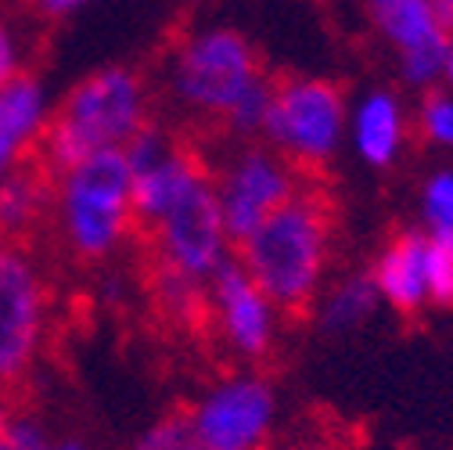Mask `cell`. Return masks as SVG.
<instances>
[{
	"mask_svg": "<svg viewBox=\"0 0 453 450\" xmlns=\"http://www.w3.org/2000/svg\"><path fill=\"white\" fill-rule=\"evenodd\" d=\"M141 127H148V87L127 66H108L80 80L43 130V166L62 174L69 166L123 148Z\"/></svg>",
	"mask_w": 453,
	"mask_h": 450,
	"instance_id": "cell-1",
	"label": "cell"
},
{
	"mask_svg": "<svg viewBox=\"0 0 453 450\" xmlns=\"http://www.w3.org/2000/svg\"><path fill=\"white\" fill-rule=\"evenodd\" d=\"M238 263L277 310L303 314L327 267L324 202L313 195H292L242 242Z\"/></svg>",
	"mask_w": 453,
	"mask_h": 450,
	"instance_id": "cell-2",
	"label": "cell"
},
{
	"mask_svg": "<svg viewBox=\"0 0 453 450\" xmlns=\"http://www.w3.org/2000/svg\"><path fill=\"white\" fill-rule=\"evenodd\" d=\"M54 216L73 256L97 263L116 252L134 228L130 166L123 148L97 151L62 170L54 184Z\"/></svg>",
	"mask_w": 453,
	"mask_h": 450,
	"instance_id": "cell-3",
	"label": "cell"
},
{
	"mask_svg": "<svg viewBox=\"0 0 453 450\" xmlns=\"http://www.w3.org/2000/svg\"><path fill=\"white\" fill-rule=\"evenodd\" d=\"M205 450H266L277 432V392L256 371L223 375L184 411Z\"/></svg>",
	"mask_w": 453,
	"mask_h": 450,
	"instance_id": "cell-4",
	"label": "cell"
},
{
	"mask_svg": "<svg viewBox=\"0 0 453 450\" xmlns=\"http://www.w3.org/2000/svg\"><path fill=\"white\" fill-rule=\"evenodd\" d=\"M50 296L36 260L0 235V385L22 382L47 339Z\"/></svg>",
	"mask_w": 453,
	"mask_h": 450,
	"instance_id": "cell-5",
	"label": "cell"
},
{
	"mask_svg": "<svg viewBox=\"0 0 453 450\" xmlns=\"http://www.w3.org/2000/svg\"><path fill=\"white\" fill-rule=\"evenodd\" d=\"M256 80V54L234 29L195 33L173 58V94L198 112H226Z\"/></svg>",
	"mask_w": 453,
	"mask_h": 450,
	"instance_id": "cell-6",
	"label": "cell"
},
{
	"mask_svg": "<svg viewBox=\"0 0 453 450\" xmlns=\"http://www.w3.org/2000/svg\"><path fill=\"white\" fill-rule=\"evenodd\" d=\"M346 101L327 80H288L270 97L263 134L299 162H324L342 137Z\"/></svg>",
	"mask_w": 453,
	"mask_h": 450,
	"instance_id": "cell-7",
	"label": "cell"
},
{
	"mask_svg": "<svg viewBox=\"0 0 453 450\" xmlns=\"http://www.w3.org/2000/svg\"><path fill=\"white\" fill-rule=\"evenodd\" d=\"M158 263L177 270L191 281H209L212 270L226 260V231L219 216L216 184L205 177L198 181L155 228Z\"/></svg>",
	"mask_w": 453,
	"mask_h": 450,
	"instance_id": "cell-8",
	"label": "cell"
},
{
	"mask_svg": "<svg viewBox=\"0 0 453 450\" xmlns=\"http://www.w3.org/2000/svg\"><path fill=\"white\" fill-rule=\"evenodd\" d=\"M205 310L219 331V339L242 361H263L277 335V306L256 289L238 260H223L205 292Z\"/></svg>",
	"mask_w": 453,
	"mask_h": 450,
	"instance_id": "cell-9",
	"label": "cell"
},
{
	"mask_svg": "<svg viewBox=\"0 0 453 450\" xmlns=\"http://www.w3.org/2000/svg\"><path fill=\"white\" fill-rule=\"evenodd\" d=\"M292 195H296V181L285 162L270 151H259V148L245 151L231 170H226L223 184H216L226 242L242 245L259 223L273 209L285 206Z\"/></svg>",
	"mask_w": 453,
	"mask_h": 450,
	"instance_id": "cell-10",
	"label": "cell"
},
{
	"mask_svg": "<svg viewBox=\"0 0 453 450\" xmlns=\"http://www.w3.org/2000/svg\"><path fill=\"white\" fill-rule=\"evenodd\" d=\"M50 123V97L47 87L22 73L0 87V181L22 170L29 151L43 141Z\"/></svg>",
	"mask_w": 453,
	"mask_h": 450,
	"instance_id": "cell-11",
	"label": "cell"
},
{
	"mask_svg": "<svg viewBox=\"0 0 453 450\" xmlns=\"http://www.w3.org/2000/svg\"><path fill=\"white\" fill-rule=\"evenodd\" d=\"M198 181H205V170L202 162L169 144L165 155H158L151 166H144V170L130 174V209H134V220L144 223V228H155V223L173 209Z\"/></svg>",
	"mask_w": 453,
	"mask_h": 450,
	"instance_id": "cell-12",
	"label": "cell"
},
{
	"mask_svg": "<svg viewBox=\"0 0 453 450\" xmlns=\"http://www.w3.org/2000/svg\"><path fill=\"white\" fill-rule=\"evenodd\" d=\"M425 235L407 231L392 238L381 252L371 281L378 289V299L395 306L400 314H414L428 303V281H425Z\"/></svg>",
	"mask_w": 453,
	"mask_h": 450,
	"instance_id": "cell-13",
	"label": "cell"
},
{
	"mask_svg": "<svg viewBox=\"0 0 453 450\" xmlns=\"http://www.w3.org/2000/svg\"><path fill=\"white\" fill-rule=\"evenodd\" d=\"M353 144L371 166H388L403 144V108L392 94H367L353 116Z\"/></svg>",
	"mask_w": 453,
	"mask_h": 450,
	"instance_id": "cell-14",
	"label": "cell"
},
{
	"mask_svg": "<svg viewBox=\"0 0 453 450\" xmlns=\"http://www.w3.org/2000/svg\"><path fill=\"white\" fill-rule=\"evenodd\" d=\"M50 206V184L40 170H15L0 181V235L19 238L47 213Z\"/></svg>",
	"mask_w": 453,
	"mask_h": 450,
	"instance_id": "cell-15",
	"label": "cell"
},
{
	"mask_svg": "<svg viewBox=\"0 0 453 450\" xmlns=\"http://www.w3.org/2000/svg\"><path fill=\"white\" fill-rule=\"evenodd\" d=\"M378 306V289L371 274H353L346 277L338 289H331V296L320 306V324L327 331H349L357 324H364Z\"/></svg>",
	"mask_w": 453,
	"mask_h": 450,
	"instance_id": "cell-16",
	"label": "cell"
},
{
	"mask_svg": "<svg viewBox=\"0 0 453 450\" xmlns=\"http://www.w3.org/2000/svg\"><path fill=\"white\" fill-rule=\"evenodd\" d=\"M371 12L378 19L381 33L392 43H400V50L421 43L425 36H432L439 29L428 0H371Z\"/></svg>",
	"mask_w": 453,
	"mask_h": 450,
	"instance_id": "cell-17",
	"label": "cell"
},
{
	"mask_svg": "<svg viewBox=\"0 0 453 450\" xmlns=\"http://www.w3.org/2000/svg\"><path fill=\"white\" fill-rule=\"evenodd\" d=\"M155 299L162 306L165 317H177V321H198L205 314V296H202V281H191L177 270L162 267L155 277Z\"/></svg>",
	"mask_w": 453,
	"mask_h": 450,
	"instance_id": "cell-18",
	"label": "cell"
},
{
	"mask_svg": "<svg viewBox=\"0 0 453 450\" xmlns=\"http://www.w3.org/2000/svg\"><path fill=\"white\" fill-rule=\"evenodd\" d=\"M425 281H428V303L453 306V235H428Z\"/></svg>",
	"mask_w": 453,
	"mask_h": 450,
	"instance_id": "cell-19",
	"label": "cell"
},
{
	"mask_svg": "<svg viewBox=\"0 0 453 450\" xmlns=\"http://www.w3.org/2000/svg\"><path fill=\"white\" fill-rule=\"evenodd\" d=\"M446 47H449V36L442 29H435L432 36H425L421 43L407 47L403 50V76L418 87H428L435 76H442V66H446Z\"/></svg>",
	"mask_w": 453,
	"mask_h": 450,
	"instance_id": "cell-20",
	"label": "cell"
},
{
	"mask_svg": "<svg viewBox=\"0 0 453 450\" xmlns=\"http://www.w3.org/2000/svg\"><path fill=\"white\" fill-rule=\"evenodd\" d=\"M130 450H205V446L195 439L184 411H173V415H162L158 422H151Z\"/></svg>",
	"mask_w": 453,
	"mask_h": 450,
	"instance_id": "cell-21",
	"label": "cell"
},
{
	"mask_svg": "<svg viewBox=\"0 0 453 450\" xmlns=\"http://www.w3.org/2000/svg\"><path fill=\"white\" fill-rule=\"evenodd\" d=\"M270 97H273V87H266L259 76L234 97V105L223 112L226 123H231V130L238 134H252V130H263V120L270 112Z\"/></svg>",
	"mask_w": 453,
	"mask_h": 450,
	"instance_id": "cell-22",
	"label": "cell"
},
{
	"mask_svg": "<svg viewBox=\"0 0 453 450\" xmlns=\"http://www.w3.org/2000/svg\"><path fill=\"white\" fill-rule=\"evenodd\" d=\"M425 220L432 235H453V174H435L425 184Z\"/></svg>",
	"mask_w": 453,
	"mask_h": 450,
	"instance_id": "cell-23",
	"label": "cell"
},
{
	"mask_svg": "<svg viewBox=\"0 0 453 450\" xmlns=\"http://www.w3.org/2000/svg\"><path fill=\"white\" fill-rule=\"evenodd\" d=\"M421 127L435 144L453 148V94H432L421 105Z\"/></svg>",
	"mask_w": 453,
	"mask_h": 450,
	"instance_id": "cell-24",
	"label": "cell"
},
{
	"mask_svg": "<svg viewBox=\"0 0 453 450\" xmlns=\"http://www.w3.org/2000/svg\"><path fill=\"white\" fill-rule=\"evenodd\" d=\"M4 443H8V450H47L50 446V436H47V429L36 418L22 415V418H8Z\"/></svg>",
	"mask_w": 453,
	"mask_h": 450,
	"instance_id": "cell-25",
	"label": "cell"
},
{
	"mask_svg": "<svg viewBox=\"0 0 453 450\" xmlns=\"http://www.w3.org/2000/svg\"><path fill=\"white\" fill-rule=\"evenodd\" d=\"M22 43H19V36L12 33V26L8 22H0V87H4L8 80H15V76H22L26 69H22Z\"/></svg>",
	"mask_w": 453,
	"mask_h": 450,
	"instance_id": "cell-26",
	"label": "cell"
},
{
	"mask_svg": "<svg viewBox=\"0 0 453 450\" xmlns=\"http://www.w3.org/2000/svg\"><path fill=\"white\" fill-rule=\"evenodd\" d=\"M87 0H33V8L43 15V19H65L73 12H80Z\"/></svg>",
	"mask_w": 453,
	"mask_h": 450,
	"instance_id": "cell-27",
	"label": "cell"
},
{
	"mask_svg": "<svg viewBox=\"0 0 453 450\" xmlns=\"http://www.w3.org/2000/svg\"><path fill=\"white\" fill-rule=\"evenodd\" d=\"M428 8H432L435 26L449 36V33H453V0H428Z\"/></svg>",
	"mask_w": 453,
	"mask_h": 450,
	"instance_id": "cell-28",
	"label": "cell"
},
{
	"mask_svg": "<svg viewBox=\"0 0 453 450\" xmlns=\"http://www.w3.org/2000/svg\"><path fill=\"white\" fill-rule=\"evenodd\" d=\"M47 450H94L87 439H76V436H65V439H50Z\"/></svg>",
	"mask_w": 453,
	"mask_h": 450,
	"instance_id": "cell-29",
	"label": "cell"
},
{
	"mask_svg": "<svg viewBox=\"0 0 453 450\" xmlns=\"http://www.w3.org/2000/svg\"><path fill=\"white\" fill-rule=\"evenodd\" d=\"M442 76L453 83V40H449V47H446V66H442Z\"/></svg>",
	"mask_w": 453,
	"mask_h": 450,
	"instance_id": "cell-30",
	"label": "cell"
},
{
	"mask_svg": "<svg viewBox=\"0 0 453 450\" xmlns=\"http://www.w3.org/2000/svg\"><path fill=\"white\" fill-rule=\"evenodd\" d=\"M4 425H8V407L0 404V436H4Z\"/></svg>",
	"mask_w": 453,
	"mask_h": 450,
	"instance_id": "cell-31",
	"label": "cell"
},
{
	"mask_svg": "<svg viewBox=\"0 0 453 450\" xmlns=\"http://www.w3.org/2000/svg\"><path fill=\"white\" fill-rule=\"evenodd\" d=\"M306 450H338L334 443H313V446H306Z\"/></svg>",
	"mask_w": 453,
	"mask_h": 450,
	"instance_id": "cell-32",
	"label": "cell"
},
{
	"mask_svg": "<svg viewBox=\"0 0 453 450\" xmlns=\"http://www.w3.org/2000/svg\"><path fill=\"white\" fill-rule=\"evenodd\" d=\"M0 450H8V443H4V436H0Z\"/></svg>",
	"mask_w": 453,
	"mask_h": 450,
	"instance_id": "cell-33",
	"label": "cell"
}]
</instances>
